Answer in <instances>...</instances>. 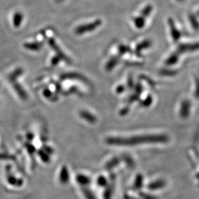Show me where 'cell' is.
Returning <instances> with one entry per match:
<instances>
[{
	"label": "cell",
	"mask_w": 199,
	"mask_h": 199,
	"mask_svg": "<svg viewBox=\"0 0 199 199\" xmlns=\"http://www.w3.org/2000/svg\"><path fill=\"white\" fill-rule=\"evenodd\" d=\"M49 45L52 47V48H53V49L55 50V51H56V52L58 53L59 54V57H60L61 59H64V60H65L66 61H69V59L67 58V56H65V55L64 54V53H62L61 52V50L59 49V47L57 46V45L56 44V43L54 42V41L53 40H49ZM57 53V54H58Z\"/></svg>",
	"instance_id": "obj_7"
},
{
	"label": "cell",
	"mask_w": 199,
	"mask_h": 199,
	"mask_svg": "<svg viewBox=\"0 0 199 199\" xmlns=\"http://www.w3.org/2000/svg\"><path fill=\"white\" fill-rule=\"evenodd\" d=\"M69 180L70 174L69 169L67 166L64 165L60 169V174H59V180L62 184H67L69 182Z\"/></svg>",
	"instance_id": "obj_3"
},
{
	"label": "cell",
	"mask_w": 199,
	"mask_h": 199,
	"mask_svg": "<svg viewBox=\"0 0 199 199\" xmlns=\"http://www.w3.org/2000/svg\"><path fill=\"white\" fill-rule=\"evenodd\" d=\"M80 116L82 119L88 121L91 124H94L97 121V118L93 114L87 111V110H82L80 112Z\"/></svg>",
	"instance_id": "obj_5"
},
{
	"label": "cell",
	"mask_w": 199,
	"mask_h": 199,
	"mask_svg": "<svg viewBox=\"0 0 199 199\" xmlns=\"http://www.w3.org/2000/svg\"><path fill=\"white\" fill-rule=\"evenodd\" d=\"M43 150L47 152V153L48 154H53V149L52 148H51V147H48V146H47V147H44Z\"/></svg>",
	"instance_id": "obj_17"
},
{
	"label": "cell",
	"mask_w": 199,
	"mask_h": 199,
	"mask_svg": "<svg viewBox=\"0 0 199 199\" xmlns=\"http://www.w3.org/2000/svg\"><path fill=\"white\" fill-rule=\"evenodd\" d=\"M27 137L29 138V140H31V139H32L33 138H34V136H33V135L32 134H29L28 136H27Z\"/></svg>",
	"instance_id": "obj_19"
},
{
	"label": "cell",
	"mask_w": 199,
	"mask_h": 199,
	"mask_svg": "<svg viewBox=\"0 0 199 199\" xmlns=\"http://www.w3.org/2000/svg\"><path fill=\"white\" fill-rule=\"evenodd\" d=\"M116 175L114 173H111L110 175L109 180L110 182H108V184L105 187V190L103 194V198L104 199H112L113 193L115 189V184Z\"/></svg>",
	"instance_id": "obj_1"
},
{
	"label": "cell",
	"mask_w": 199,
	"mask_h": 199,
	"mask_svg": "<svg viewBox=\"0 0 199 199\" xmlns=\"http://www.w3.org/2000/svg\"><path fill=\"white\" fill-rule=\"evenodd\" d=\"M142 184V178L140 175H138L136 176V179L135 182V184H134L135 188L139 189L140 187H141Z\"/></svg>",
	"instance_id": "obj_13"
},
{
	"label": "cell",
	"mask_w": 199,
	"mask_h": 199,
	"mask_svg": "<svg viewBox=\"0 0 199 199\" xmlns=\"http://www.w3.org/2000/svg\"><path fill=\"white\" fill-rule=\"evenodd\" d=\"M97 185L101 187H105L108 184V180L105 178V176L100 175L99 176L97 180Z\"/></svg>",
	"instance_id": "obj_9"
},
{
	"label": "cell",
	"mask_w": 199,
	"mask_h": 199,
	"mask_svg": "<svg viewBox=\"0 0 199 199\" xmlns=\"http://www.w3.org/2000/svg\"><path fill=\"white\" fill-rule=\"evenodd\" d=\"M101 23L102 22L100 20H97L94 21V23L82 25V26L77 28L75 30V32L76 34H82L87 32H90L94 30V29H97L98 26H100Z\"/></svg>",
	"instance_id": "obj_2"
},
{
	"label": "cell",
	"mask_w": 199,
	"mask_h": 199,
	"mask_svg": "<svg viewBox=\"0 0 199 199\" xmlns=\"http://www.w3.org/2000/svg\"><path fill=\"white\" fill-rule=\"evenodd\" d=\"M119 160L117 158H113L105 164V168L107 169H108V170H110V169H112L115 167H116L118 164H119Z\"/></svg>",
	"instance_id": "obj_11"
},
{
	"label": "cell",
	"mask_w": 199,
	"mask_h": 199,
	"mask_svg": "<svg viewBox=\"0 0 199 199\" xmlns=\"http://www.w3.org/2000/svg\"><path fill=\"white\" fill-rule=\"evenodd\" d=\"M38 155L41 160L45 163H49L50 162V157L49 154L47 152H45L43 149L40 150L38 151Z\"/></svg>",
	"instance_id": "obj_8"
},
{
	"label": "cell",
	"mask_w": 199,
	"mask_h": 199,
	"mask_svg": "<svg viewBox=\"0 0 199 199\" xmlns=\"http://www.w3.org/2000/svg\"><path fill=\"white\" fill-rule=\"evenodd\" d=\"M76 180L81 187H87L91 182V179L89 176L83 174L77 175L76 176Z\"/></svg>",
	"instance_id": "obj_4"
},
{
	"label": "cell",
	"mask_w": 199,
	"mask_h": 199,
	"mask_svg": "<svg viewBox=\"0 0 199 199\" xmlns=\"http://www.w3.org/2000/svg\"><path fill=\"white\" fill-rule=\"evenodd\" d=\"M60 58L59 57V56H57V57H54L53 59H52V60H51V64H52L53 65H56L58 64L59 62H60Z\"/></svg>",
	"instance_id": "obj_15"
},
{
	"label": "cell",
	"mask_w": 199,
	"mask_h": 199,
	"mask_svg": "<svg viewBox=\"0 0 199 199\" xmlns=\"http://www.w3.org/2000/svg\"><path fill=\"white\" fill-rule=\"evenodd\" d=\"M81 191L86 199H97L95 194L87 187H81Z\"/></svg>",
	"instance_id": "obj_6"
},
{
	"label": "cell",
	"mask_w": 199,
	"mask_h": 199,
	"mask_svg": "<svg viewBox=\"0 0 199 199\" xmlns=\"http://www.w3.org/2000/svg\"><path fill=\"white\" fill-rule=\"evenodd\" d=\"M42 45L40 43H27L25 45L26 49L31 50H39L41 49Z\"/></svg>",
	"instance_id": "obj_10"
},
{
	"label": "cell",
	"mask_w": 199,
	"mask_h": 199,
	"mask_svg": "<svg viewBox=\"0 0 199 199\" xmlns=\"http://www.w3.org/2000/svg\"><path fill=\"white\" fill-rule=\"evenodd\" d=\"M135 24L138 28L142 27V25H143V20L142 18H137V19L136 20Z\"/></svg>",
	"instance_id": "obj_14"
},
{
	"label": "cell",
	"mask_w": 199,
	"mask_h": 199,
	"mask_svg": "<svg viewBox=\"0 0 199 199\" xmlns=\"http://www.w3.org/2000/svg\"><path fill=\"white\" fill-rule=\"evenodd\" d=\"M27 149H28V151L29 153H30L31 154H34V153L35 152V148L34 147H33V146H31V145H28L27 146Z\"/></svg>",
	"instance_id": "obj_16"
},
{
	"label": "cell",
	"mask_w": 199,
	"mask_h": 199,
	"mask_svg": "<svg viewBox=\"0 0 199 199\" xmlns=\"http://www.w3.org/2000/svg\"><path fill=\"white\" fill-rule=\"evenodd\" d=\"M118 61H119V58H111L108 62V64H107L105 66L106 69L108 70V71H110V70H112L116 65V64H118Z\"/></svg>",
	"instance_id": "obj_12"
},
{
	"label": "cell",
	"mask_w": 199,
	"mask_h": 199,
	"mask_svg": "<svg viewBox=\"0 0 199 199\" xmlns=\"http://www.w3.org/2000/svg\"><path fill=\"white\" fill-rule=\"evenodd\" d=\"M43 95L45 96V97L46 98H49L51 95H52V93L49 90H45L43 91Z\"/></svg>",
	"instance_id": "obj_18"
},
{
	"label": "cell",
	"mask_w": 199,
	"mask_h": 199,
	"mask_svg": "<svg viewBox=\"0 0 199 199\" xmlns=\"http://www.w3.org/2000/svg\"><path fill=\"white\" fill-rule=\"evenodd\" d=\"M198 14H199V12H198Z\"/></svg>",
	"instance_id": "obj_20"
}]
</instances>
